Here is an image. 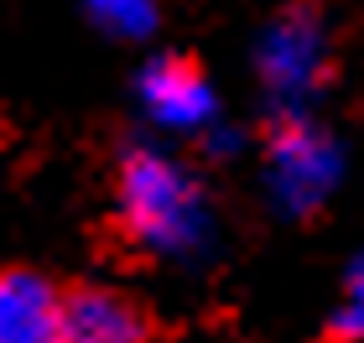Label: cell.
I'll use <instances>...</instances> for the list:
<instances>
[{"label":"cell","instance_id":"cell-6","mask_svg":"<svg viewBox=\"0 0 364 343\" xmlns=\"http://www.w3.org/2000/svg\"><path fill=\"white\" fill-rule=\"evenodd\" d=\"M68 343H146V317L114 291H73L63 302Z\"/></svg>","mask_w":364,"mask_h":343},{"label":"cell","instance_id":"cell-1","mask_svg":"<svg viewBox=\"0 0 364 343\" xmlns=\"http://www.w3.org/2000/svg\"><path fill=\"white\" fill-rule=\"evenodd\" d=\"M114 203H120L125 234L156 260H203L219 239V219L203 183L151 146L125 151L114 172Z\"/></svg>","mask_w":364,"mask_h":343},{"label":"cell","instance_id":"cell-2","mask_svg":"<svg viewBox=\"0 0 364 343\" xmlns=\"http://www.w3.org/2000/svg\"><path fill=\"white\" fill-rule=\"evenodd\" d=\"M255 73L281 120L312 114L318 94L328 89V73H333V37H328V21L312 0H291L260 26Z\"/></svg>","mask_w":364,"mask_h":343},{"label":"cell","instance_id":"cell-8","mask_svg":"<svg viewBox=\"0 0 364 343\" xmlns=\"http://www.w3.org/2000/svg\"><path fill=\"white\" fill-rule=\"evenodd\" d=\"M333 338L343 343H359L364 338V250L349 260V271H343V291H338V307H333Z\"/></svg>","mask_w":364,"mask_h":343},{"label":"cell","instance_id":"cell-5","mask_svg":"<svg viewBox=\"0 0 364 343\" xmlns=\"http://www.w3.org/2000/svg\"><path fill=\"white\" fill-rule=\"evenodd\" d=\"M58 286L37 271H0V343H68Z\"/></svg>","mask_w":364,"mask_h":343},{"label":"cell","instance_id":"cell-3","mask_svg":"<svg viewBox=\"0 0 364 343\" xmlns=\"http://www.w3.org/2000/svg\"><path fill=\"white\" fill-rule=\"evenodd\" d=\"M343 183V146L312 114L276 120L266 141V192L287 219H312Z\"/></svg>","mask_w":364,"mask_h":343},{"label":"cell","instance_id":"cell-7","mask_svg":"<svg viewBox=\"0 0 364 343\" xmlns=\"http://www.w3.org/2000/svg\"><path fill=\"white\" fill-rule=\"evenodd\" d=\"M84 6L114 37H146L156 26V0H84Z\"/></svg>","mask_w":364,"mask_h":343},{"label":"cell","instance_id":"cell-4","mask_svg":"<svg viewBox=\"0 0 364 343\" xmlns=\"http://www.w3.org/2000/svg\"><path fill=\"white\" fill-rule=\"evenodd\" d=\"M146 120L172 136H208L219 125V94L193 58H151L136 78Z\"/></svg>","mask_w":364,"mask_h":343}]
</instances>
